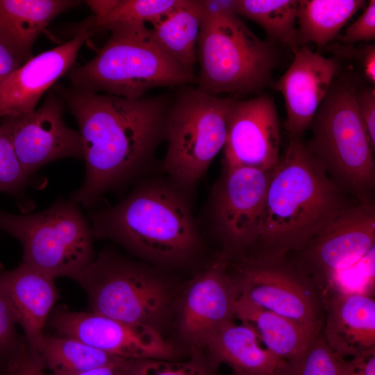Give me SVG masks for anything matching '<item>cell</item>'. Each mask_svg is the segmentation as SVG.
<instances>
[{
  "label": "cell",
  "instance_id": "3957f363",
  "mask_svg": "<svg viewBox=\"0 0 375 375\" xmlns=\"http://www.w3.org/2000/svg\"><path fill=\"white\" fill-rule=\"evenodd\" d=\"M89 219L93 237L113 240L158 264L186 262L200 245L182 193L162 183L141 185L116 206L91 213Z\"/></svg>",
  "mask_w": 375,
  "mask_h": 375
},
{
  "label": "cell",
  "instance_id": "ac0fdd59",
  "mask_svg": "<svg viewBox=\"0 0 375 375\" xmlns=\"http://www.w3.org/2000/svg\"><path fill=\"white\" fill-rule=\"evenodd\" d=\"M335 60L300 47L287 71L275 83L286 110L288 135L301 138L330 88L338 71Z\"/></svg>",
  "mask_w": 375,
  "mask_h": 375
},
{
  "label": "cell",
  "instance_id": "603a6c76",
  "mask_svg": "<svg viewBox=\"0 0 375 375\" xmlns=\"http://www.w3.org/2000/svg\"><path fill=\"white\" fill-rule=\"evenodd\" d=\"M80 3L74 0H0V36L31 58L35 40L49 22Z\"/></svg>",
  "mask_w": 375,
  "mask_h": 375
},
{
  "label": "cell",
  "instance_id": "e0dca14e",
  "mask_svg": "<svg viewBox=\"0 0 375 375\" xmlns=\"http://www.w3.org/2000/svg\"><path fill=\"white\" fill-rule=\"evenodd\" d=\"M94 33L82 30L69 41L32 56L0 85V119L33 112L42 97L71 69L78 52Z\"/></svg>",
  "mask_w": 375,
  "mask_h": 375
},
{
  "label": "cell",
  "instance_id": "4dcf8cb0",
  "mask_svg": "<svg viewBox=\"0 0 375 375\" xmlns=\"http://www.w3.org/2000/svg\"><path fill=\"white\" fill-rule=\"evenodd\" d=\"M29 177L0 126V192L19 194L27 185Z\"/></svg>",
  "mask_w": 375,
  "mask_h": 375
},
{
  "label": "cell",
  "instance_id": "5b68a950",
  "mask_svg": "<svg viewBox=\"0 0 375 375\" xmlns=\"http://www.w3.org/2000/svg\"><path fill=\"white\" fill-rule=\"evenodd\" d=\"M106 30L111 35L97 54L67 72L72 87L136 99L152 88L197 82L195 75L161 48L144 24H117Z\"/></svg>",
  "mask_w": 375,
  "mask_h": 375
},
{
  "label": "cell",
  "instance_id": "52a82bcc",
  "mask_svg": "<svg viewBox=\"0 0 375 375\" xmlns=\"http://www.w3.org/2000/svg\"><path fill=\"white\" fill-rule=\"evenodd\" d=\"M76 281L92 312L131 324L161 329L174 315L177 294L158 273L142 264L102 252Z\"/></svg>",
  "mask_w": 375,
  "mask_h": 375
},
{
  "label": "cell",
  "instance_id": "7c38bea8",
  "mask_svg": "<svg viewBox=\"0 0 375 375\" xmlns=\"http://www.w3.org/2000/svg\"><path fill=\"white\" fill-rule=\"evenodd\" d=\"M229 261L220 251L177 295L176 328L189 354L203 350L215 333L235 318L238 293L228 271Z\"/></svg>",
  "mask_w": 375,
  "mask_h": 375
},
{
  "label": "cell",
  "instance_id": "6da1fadb",
  "mask_svg": "<svg viewBox=\"0 0 375 375\" xmlns=\"http://www.w3.org/2000/svg\"><path fill=\"white\" fill-rule=\"evenodd\" d=\"M55 90L78 124L85 162L84 182L70 200L90 208L151 160L165 138L170 103L165 97L129 99L73 87Z\"/></svg>",
  "mask_w": 375,
  "mask_h": 375
},
{
  "label": "cell",
  "instance_id": "8d00e7d4",
  "mask_svg": "<svg viewBox=\"0 0 375 375\" xmlns=\"http://www.w3.org/2000/svg\"><path fill=\"white\" fill-rule=\"evenodd\" d=\"M342 375H375V348L343 360Z\"/></svg>",
  "mask_w": 375,
  "mask_h": 375
},
{
  "label": "cell",
  "instance_id": "4fadbf2b",
  "mask_svg": "<svg viewBox=\"0 0 375 375\" xmlns=\"http://www.w3.org/2000/svg\"><path fill=\"white\" fill-rule=\"evenodd\" d=\"M50 324L58 336L76 339L126 359L178 360L189 356L154 328L126 324L92 311L59 308L51 314Z\"/></svg>",
  "mask_w": 375,
  "mask_h": 375
},
{
  "label": "cell",
  "instance_id": "60d3db41",
  "mask_svg": "<svg viewBox=\"0 0 375 375\" xmlns=\"http://www.w3.org/2000/svg\"><path fill=\"white\" fill-rule=\"evenodd\" d=\"M233 375H249V374H242L233 372ZM258 375H275V374H258Z\"/></svg>",
  "mask_w": 375,
  "mask_h": 375
},
{
  "label": "cell",
  "instance_id": "ffe728a7",
  "mask_svg": "<svg viewBox=\"0 0 375 375\" xmlns=\"http://www.w3.org/2000/svg\"><path fill=\"white\" fill-rule=\"evenodd\" d=\"M324 338L343 360L375 348V301L366 294H339L326 298Z\"/></svg>",
  "mask_w": 375,
  "mask_h": 375
},
{
  "label": "cell",
  "instance_id": "f546056e",
  "mask_svg": "<svg viewBox=\"0 0 375 375\" xmlns=\"http://www.w3.org/2000/svg\"><path fill=\"white\" fill-rule=\"evenodd\" d=\"M343 360L326 344L322 331L299 356L281 361L275 375H342Z\"/></svg>",
  "mask_w": 375,
  "mask_h": 375
},
{
  "label": "cell",
  "instance_id": "9a60e30c",
  "mask_svg": "<svg viewBox=\"0 0 375 375\" xmlns=\"http://www.w3.org/2000/svg\"><path fill=\"white\" fill-rule=\"evenodd\" d=\"M64 102L51 93L33 112L0 119L24 172L31 176L43 165L63 158L83 159L78 131L64 122Z\"/></svg>",
  "mask_w": 375,
  "mask_h": 375
},
{
  "label": "cell",
  "instance_id": "7402d4cb",
  "mask_svg": "<svg viewBox=\"0 0 375 375\" xmlns=\"http://www.w3.org/2000/svg\"><path fill=\"white\" fill-rule=\"evenodd\" d=\"M234 315L252 326L265 348L281 361L299 356L322 331V328L281 316L241 297H237Z\"/></svg>",
  "mask_w": 375,
  "mask_h": 375
},
{
  "label": "cell",
  "instance_id": "277c9868",
  "mask_svg": "<svg viewBox=\"0 0 375 375\" xmlns=\"http://www.w3.org/2000/svg\"><path fill=\"white\" fill-rule=\"evenodd\" d=\"M202 2L197 88L217 96L249 93L266 86L278 58L272 43L248 28L232 9L231 0Z\"/></svg>",
  "mask_w": 375,
  "mask_h": 375
},
{
  "label": "cell",
  "instance_id": "7a4b0ae2",
  "mask_svg": "<svg viewBox=\"0 0 375 375\" xmlns=\"http://www.w3.org/2000/svg\"><path fill=\"white\" fill-rule=\"evenodd\" d=\"M288 138L270 172L258 237L244 255L287 257L358 203L333 183L301 138Z\"/></svg>",
  "mask_w": 375,
  "mask_h": 375
},
{
  "label": "cell",
  "instance_id": "30bf717a",
  "mask_svg": "<svg viewBox=\"0 0 375 375\" xmlns=\"http://www.w3.org/2000/svg\"><path fill=\"white\" fill-rule=\"evenodd\" d=\"M228 271L238 297L296 322L323 328V292L288 256L243 255L230 260Z\"/></svg>",
  "mask_w": 375,
  "mask_h": 375
},
{
  "label": "cell",
  "instance_id": "836d02e7",
  "mask_svg": "<svg viewBox=\"0 0 375 375\" xmlns=\"http://www.w3.org/2000/svg\"><path fill=\"white\" fill-rule=\"evenodd\" d=\"M17 325L10 308L0 293V365L21 340L16 332Z\"/></svg>",
  "mask_w": 375,
  "mask_h": 375
},
{
  "label": "cell",
  "instance_id": "d6986e66",
  "mask_svg": "<svg viewBox=\"0 0 375 375\" xmlns=\"http://www.w3.org/2000/svg\"><path fill=\"white\" fill-rule=\"evenodd\" d=\"M0 293L25 335V341L38 359L44 326L58 299L54 278L22 263L12 269L0 267Z\"/></svg>",
  "mask_w": 375,
  "mask_h": 375
},
{
  "label": "cell",
  "instance_id": "e575fe53",
  "mask_svg": "<svg viewBox=\"0 0 375 375\" xmlns=\"http://www.w3.org/2000/svg\"><path fill=\"white\" fill-rule=\"evenodd\" d=\"M356 106L358 114L369 139L371 145L375 149V88L374 86L365 87L357 90Z\"/></svg>",
  "mask_w": 375,
  "mask_h": 375
},
{
  "label": "cell",
  "instance_id": "d590c367",
  "mask_svg": "<svg viewBox=\"0 0 375 375\" xmlns=\"http://www.w3.org/2000/svg\"><path fill=\"white\" fill-rule=\"evenodd\" d=\"M29 58L0 36V85Z\"/></svg>",
  "mask_w": 375,
  "mask_h": 375
},
{
  "label": "cell",
  "instance_id": "1f68e13d",
  "mask_svg": "<svg viewBox=\"0 0 375 375\" xmlns=\"http://www.w3.org/2000/svg\"><path fill=\"white\" fill-rule=\"evenodd\" d=\"M44 367L31 353L25 340H20L15 349L0 365L1 375H45Z\"/></svg>",
  "mask_w": 375,
  "mask_h": 375
},
{
  "label": "cell",
  "instance_id": "f35d334b",
  "mask_svg": "<svg viewBox=\"0 0 375 375\" xmlns=\"http://www.w3.org/2000/svg\"><path fill=\"white\" fill-rule=\"evenodd\" d=\"M85 2L94 12L93 17L99 18L106 15L115 6L117 0H89Z\"/></svg>",
  "mask_w": 375,
  "mask_h": 375
},
{
  "label": "cell",
  "instance_id": "cb8c5ba5",
  "mask_svg": "<svg viewBox=\"0 0 375 375\" xmlns=\"http://www.w3.org/2000/svg\"><path fill=\"white\" fill-rule=\"evenodd\" d=\"M202 10V0H181L172 10L151 24L157 43L192 75L197 61Z\"/></svg>",
  "mask_w": 375,
  "mask_h": 375
},
{
  "label": "cell",
  "instance_id": "d6a6232c",
  "mask_svg": "<svg viewBox=\"0 0 375 375\" xmlns=\"http://www.w3.org/2000/svg\"><path fill=\"white\" fill-rule=\"evenodd\" d=\"M362 14L340 38L344 44L351 45L361 41H371L375 38V1L370 0Z\"/></svg>",
  "mask_w": 375,
  "mask_h": 375
},
{
  "label": "cell",
  "instance_id": "484cf974",
  "mask_svg": "<svg viewBox=\"0 0 375 375\" xmlns=\"http://www.w3.org/2000/svg\"><path fill=\"white\" fill-rule=\"evenodd\" d=\"M38 360L53 375H69L105 366L122 365L128 359L94 348L76 339L44 333Z\"/></svg>",
  "mask_w": 375,
  "mask_h": 375
},
{
  "label": "cell",
  "instance_id": "4316f807",
  "mask_svg": "<svg viewBox=\"0 0 375 375\" xmlns=\"http://www.w3.org/2000/svg\"><path fill=\"white\" fill-rule=\"evenodd\" d=\"M233 11L261 26L273 41L289 47L294 53L300 48L295 22L299 1L232 0Z\"/></svg>",
  "mask_w": 375,
  "mask_h": 375
},
{
  "label": "cell",
  "instance_id": "8fae6325",
  "mask_svg": "<svg viewBox=\"0 0 375 375\" xmlns=\"http://www.w3.org/2000/svg\"><path fill=\"white\" fill-rule=\"evenodd\" d=\"M270 170L224 166L212 199L213 224L230 260L249 252L258 237Z\"/></svg>",
  "mask_w": 375,
  "mask_h": 375
},
{
  "label": "cell",
  "instance_id": "d4e9b609",
  "mask_svg": "<svg viewBox=\"0 0 375 375\" xmlns=\"http://www.w3.org/2000/svg\"><path fill=\"white\" fill-rule=\"evenodd\" d=\"M365 6L363 0L299 1V45L312 42L319 49H323L338 38L340 30Z\"/></svg>",
  "mask_w": 375,
  "mask_h": 375
},
{
  "label": "cell",
  "instance_id": "2e32d148",
  "mask_svg": "<svg viewBox=\"0 0 375 375\" xmlns=\"http://www.w3.org/2000/svg\"><path fill=\"white\" fill-rule=\"evenodd\" d=\"M280 128L273 99L267 95L236 101L229 112L224 166L270 170L279 158Z\"/></svg>",
  "mask_w": 375,
  "mask_h": 375
},
{
  "label": "cell",
  "instance_id": "9c48e42d",
  "mask_svg": "<svg viewBox=\"0 0 375 375\" xmlns=\"http://www.w3.org/2000/svg\"><path fill=\"white\" fill-rule=\"evenodd\" d=\"M233 98L186 88L169 104L165 138V171L181 189L192 188L224 148Z\"/></svg>",
  "mask_w": 375,
  "mask_h": 375
},
{
  "label": "cell",
  "instance_id": "44dd1931",
  "mask_svg": "<svg viewBox=\"0 0 375 375\" xmlns=\"http://www.w3.org/2000/svg\"><path fill=\"white\" fill-rule=\"evenodd\" d=\"M255 328L233 319L228 321L215 333L204 351L216 364L224 363L233 372L249 374H275L281 360L259 343Z\"/></svg>",
  "mask_w": 375,
  "mask_h": 375
},
{
  "label": "cell",
  "instance_id": "8992f818",
  "mask_svg": "<svg viewBox=\"0 0 375 375\" xmlns=\"http://www.w3.org/2000/svg\"><path fill=\"white\" fill-rule=\"evenodd\" d=\"M357 87L348 78L332 83L311 123L306 144L333 183L359 203H374L373 148L356 106Z\"/></svg>",
  "mask_w": 375,
  "mask_h": 375
},
{
  "label": "cell",
  "instance_id": "5bb4252c",
  "mask_svg": "<svg viewBox=\"0 0 375 375\" xmlns=\"http://www.w3.org/2000/svg\"><path fill=\"white\" fill-rule=\"evenodd\" d=\"M375 245V204L356 203L320 231L292 260L324 294L329 279L365 257Z\"/></svg>",
  "mask_w": 375,
  "mask_h": 375
},
{
  "label": "cell",
  "instance_id": "f1b7e54d",
  "mask_svg": "<svg viewBox=\"0 0 375 375\" xmlns=\"http://www.w3.org/2000/svg\"><path fill=\"white\" fill-rule=\"evenodd\" d=\"M218 366L204 350H200L178 360L128 359L122 370V375H217Z\"/></svg>",
  "mask_w": 375,
  "mask_h": 375
},
{
  "label": "cell",
  "instance_id": "b9f144b4",
  "mask_svg": "<svg viewBox=\"0 0 375 375\" xmlns=\"http://www.w3.org/2000/svg\"><path fill=\"white\" fill-rule=\"evenodd\" d=\"M0 375H1V374H0Z\"/></svg>",
  "mask_w": 375,
  "mask_h": 375
},
{
  "label": "cell",
  "instance_id": "ab89813d",
  "mask_svg": "<svg viewBox=\"0 0 375 375\" xmlns=\"http://www.w3.org/2000/svg\"><path fill=\"white\" fill-rule=\"evenodd\" d=\"M123 365L105 366L69 375H122V367Z\"/></svg>",
  "mask_w": 375,
  "mask_h": 375
},
{
  "label": "cell",
  "instance_id": "74e56055",
  "mask_svg": "<svg viewBox=\"0 0 375 375\" xmlns=\"http://www.w3.org/2000/svg\"><path fill=\"white\" fill-rule=\"evenodd\" d=\"M364 76L372 86L375 83V45L372 43L369 45L364 63L362 66Z\"/></svg>",
  "mask_w": 375,
  "mask_h": 375
},
{
  "label": "cell",
  "instance_id": "ba28073f",
  "mask_svg": "<svg viewBox=\"0 0 375 375\" xmlns=\"http://www.w3.org/2000/svg\"><path fill=\"white\" fill-rule=\"evenodd\" d=\"M0 230L19 240L22 262L51 276L76 281L94 260L90 222L72 200L27 215L0 210Z\"/></svg>",
  "mask_w": 375,
  "mask_h": 375
},
{
  "label": "cell",
  "instance_id": "83f0119b",
  "mask_svg": "<svg viewBox=\"0 0 375 375\" xmlns=\"http://www.w3.org/2000/svg\"><path fill=\"white\" fill-rule=\"evenodd\" d=\"M181 0H117L112 10L103 17H92L83 22L78 31L95 33L110 26L153 23L176 7Z\"/></svg>",
  "mask_w": 375,
  "mask_h": 375
}]
</instances>
